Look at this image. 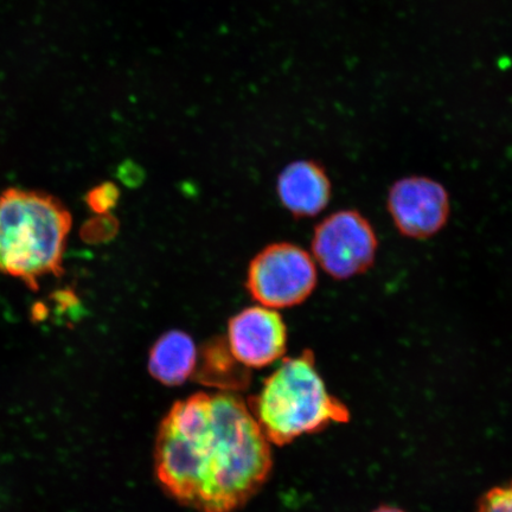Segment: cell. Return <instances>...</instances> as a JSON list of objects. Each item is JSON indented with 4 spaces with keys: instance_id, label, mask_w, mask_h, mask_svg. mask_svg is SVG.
Here are the masks:
<instances>
[{
    "instance_id": "8992f818",
    "label": "cell",
    "mask_w": 512,
    "mask_h": 512,
    "mask_svg": "<svg viewBox=\"0 0 512 512\" xmlns=\"http://www.w3.org/2000/svg\"><path fill=\"white\" fill-rule=\"evenodd\" d=\"M388 210L402 235L426 239L445 226L450 198L443 185L431 178L407 177L390 188Z\"/></svg>"
},
{
    "instance_id": "277c9868",
    "label": "cell",
    "mask_w": 512,
    "mask_h": 512,
    "mask_svg": "<svg viewBox=\"0 0 512 512\" xmlns=\"http://www.w3.org/2000/svg\"><path fill=\"white\" fill-rule=\"evenodd\" d=\"M316 261L293 243L268 246L248 268L247 290L255 302L270 309H287L305 302L317 286Z\"/></svg>"
},
{
    "instance_id": "5bb4252c",
    "label": "cell",
    "mask_w": 512,
    "mask_h": 512,
    "mask_svg": "<svg viewBox=\"0 0 512 512\" xmlns=\"http://www.w3.org/2000/svg\"><path fill=\"white\" fill-rule=\"evenodd\" d=\"M374 512H405V511H403L399 508L388 507V505H384V507L376 509Z\"/></svg>"
},
{
    "instance_id": "30bf717a",
    "label": "cell",
    "mask_w": 512,
    "mask_h": 512,
    "mask_svg": "<svg viewBox=\"0 0 512 512\" xmlns=\"http://www.w3.org/2000/svg\"><path fill=\"white\" fill-rule=\"evenodd\" d=\"M239 367L243 366L235 360L227 341L211 343L206 350L202 380L219 387L245 386L248 381L246 370L238 371Z\"/></svg>"
},
{
    "instance_id": "4fadbf2b",
    "label": "cell",
    "mask_w": 512,
    "mask_h": 512,
    "mask_svg": "<svg viewBox=\"0 0 512 512\" xmlns=\"http://www.w3.org/2000/svg\"><path fill=\"white\" fill-rule=\"evenodd\" d=\"M477 512H512V483L486 492Z\"/></svg>"
},
{
    "instance_id": "3957f363",
    "label": "cell",
    "mask_w": 512,
    "mask_h": 512,
    "mask_svg": "<svg viewBox=\"0 0 512 512\" xmlns=\"http://www.w3.org/2000/svg\"><path fill=\"white\" fill-rule=\"evenodd\" d=\"M248 407L267 440L278 446L350 420L348 407L326 389L310 350L285 358Z\"/></svg>"
},
{
    "instance_id": "7a4b0ae2",
    "label": "cell",
    "mask_w": 512,
    "mask_h": 512,
    "mask_svg": "<svg viewBox=\"0 0 512 512\" xmlns=\"http://www.w3.org/2000/svg\"><path fill=\"white\" fill-rule=\"evenodd\" d=\"M73 219L53 195L9 188L0 194V273L32 291L44 278L60 277Z\"/></svg>"
},
{
    "instance_id": "ba28073f",
    "label": "cell",
    "mask_w": 512,
    "mask_h": 512,
    "mask_svg": "<svg viewBox=\"0 0 512 512\" xmlns=\"http://www.w3.org/2000/svg\"><path fill=\"white\" fill-rule=\"evenodd\" d=\"M277 190L283 206L298 219L318 215L331 198L330 178L323 166L312 160L286 166L278 178Z\"/></svg>"
},
{
    "instance_id": "52a82bcc",
    "label": "cell",
    "mask_w": 512,
    "mask_h": 512,
    "mask_svg": "<svg viewBox=\"0 0 512 512\" xmlns=\"http://www.w3.org/2000/svg\"><path fill=\"white\" fill-rule=\"evenodd\" d=\"M227 344L243 367L265 368L285 354L286 325L279 313L270 307H248L229 320Z\"/></svg>"
},
{
    "instance_id": "9c48e42d",
    "label": "cell",
    "mask_w": 512,
    "mask_h": 512,
    "mask_svg": "<svg viewBox=\"0 0 512 512\" xmlns=\"http://www.w3.org/2000/svg\"><path fill=\"white\" fill-rule=\"evenodd\" d=\"M197 357L194 339L183 331H169L153 345L149 371L153 379L165 386H179L194 374Z\"/></svg>"
},
{
    "instance_id": "8fae6325",
    "label": "cell",
    "mask_w": 512,
    "mask_h": 512,
    "mask_svg": "<svg viewBox=\"0 0 512 512\" xmlns=\"http://www.w3.org/2000/svg\"><path fill=\"white\" fill-rule=\"evenodd\" d=\"M120 191L117 185L111 182L101 183L89 190L86 195V204L96 215L110 214L117 207Z\"/></svg>"
},
{
    "instance_id": "7c38bea8",
    "label": "cell",
    "mask_w": 512,
    "mask_h": 512,
    "mask_svg": "<svg viewBox=\"0 0 512 512\" xmlns=\"http://www.w3.org/2000/svg\"><path fill=\"white\" fill-rule=\"evenodd\" d=\"M118 230V224L110 214L98 215L94 220L85 224L82 229V238L85 241L98 243L113 238Z\"/></svg>"
},
{
    "instance_id": "6da1fadb",
    "label": "cell",
    "mask_w": 512,
    "mask_h": 512,
    "mask_svg": "<svg viewBox=\"0 0 512 512\" xmlns=\"http://www.w3.org/2000/svg\"><path fill=\"white\" fill-rule=\"evenodd\" d=\"M271 443L248 403L232 393L178 401L159 426L155 470L162 488L197 512H235L271 475Z\"/></svg>"
},
{
    "instance_id": "5b68a950",
    "label": "cell",
    "mask_w": 512,
    "mask_h": 512,
    "mask_svg": "<svg viewBox=\"0 0 512 512\" xmlns=\"http://www.w3.org/2000/svg\"><path fill=\"white\" fill-rule=\"evenodd\" d=\"M377 236L370 222L355 210H342L318 224L312 239L313 258L332 278L360 275L374 264Z\"/></svg>"
}]
</instances>
